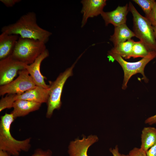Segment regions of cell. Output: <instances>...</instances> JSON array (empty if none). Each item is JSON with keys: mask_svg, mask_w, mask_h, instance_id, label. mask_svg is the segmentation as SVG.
I'll return each mask as SVG.
<instances>
[{"mask_svg": "<svg viewBox=\"0 0 156 156\" xmlns=\"http://www.w3.org/2000/svg\"><path fill=\"white\" fill-rule=\"evenodd\" d=\"M129 11L128 5L127 4L123 6H118L115 10L110 12L103 11L101 15L106 26L111 24L115 27L126 23Z\"/></svg>", "mask_w": 156, "mask_h": 156, "instance_id": "obj_12", "label": "cell"}, {"mask_svg": "<svg viewBox=\"0 0 156 156\" xmlns=\"http://www.w3.org/2000/svg\"><path fill=\"white\" fill-rule=\"evenodd\" d=\"M81 13L83 14L81 27H83L87 22L88 19L101 14L106 5V0H83Z\"/></svg>", "mask_w": 156, "mask_h": 156, "instance_id": "obj_11", "label": "cell"}, {"mask_svg": "<svg viewBox=\"0 0 156 156\" xmlns=\"http://www.w3.org/2000/svg\"><path fill=\"white\" fill-rule=\"evenodd\" d=\"M155 2H156V1H155Z\"/></svg>", "mask_w": 156, "mask_h": 156, "instance_id": "obj_32", "label": "cell"}, {"mask_svg": "<svg viewBox=\"0 0 156 156\" xmlns=\"http://www.w3.org/2000/svg\"><path fill=\"white\" fill-rule=\"evenodd\" d=\"M150 51L141 41L134 42L132 47L131 57L133 58H143Z\"/></svg>", "mask_w": 156, "mask_h": 156, "instance_id": "obj_19", "label": "cell"}, {"mask_svg": "<svg viewBox=\"0 0 156 156\" xmlns=\"http://www.w3.org/2000/svg\"><path fill=\"white\" fill-rule=\"evenodd\" d=\"M49 88L45 89L36 86L34 88L20 94L16 95V101L23 100L42 103H47L48 99Z\"/></svg>", "mask_w": 156, "mask_h": 156, "instance_id": "obj_13", "label": "cell"}, {"mask_svg": "<svg viewBox=\"0 0 156 156\" xmlns=\"http://www.w3.org/2000/svg\"><path fill=\"white\" fill-rule=\"evenodd\" d=\"M46 49L45 44L42 42L19 36L11 55L16 60L29 65Z\"/></svg>", "mask_w": 156, "mask_h": 156, "instance_id": "obj_5", "label": "cell"}, {"mask_svg": "<svg viewBox=\"0 0 156 156\" xmlns=\"http://www.w3.org/2000/svg\"><path fill=\"white\" fill-rule=\"evenodd\" d=\"M25 64L14 58L11 55L0 60V85L13 80L21 70L25 69Z\"/></svg>", "mask_w": 156, "mask_h": 156, "instance_id": "obj_8", "label": "cell"}, {"mask_svg": "<svg viewBox=\"0 0 156 156\" xmlns=\"http://www.w3.org/2000/svg\"><path fill=\"white\" fill-rule=\"evenodd\" d=\"M141 138L140 148L146 153L156 143V128L151 127H144Z\"/></svg>", "mask_w": 156, "mask_h": 156, "instance_id": "obj_17", "label": "cell"}, {"mask_svg": "<svg viewBox=\"0 0 156 156\" xmlns=\"http://www.w3.org/2000/svg\"><path fill=\"white\" fill-rule=\"evenodd\" d=\"M142 9L147 18L149 15L155 3L154 0H133Z\"/></svg>", "mask_w": 156, "mask_h": 156, "instance_id": "obj_20", "label": "cell"}, {"mask_svg": "<svg viewBox=\"0 0 156 156\" xmlns=\"http://www.w3.org/2000/svg\"><path fill=\"white\" fill-rule=\"evenodd\" d=\"M110 60H115L120 65L124 72V77L122 88L126 89L128 82L133 75L140 73L143 76V79L146 83L148 82V79L144 74V70L146 65L156 57V52L150 51L146 57L136 62H129L125 60L119 55L109 51L108 54Z\"/></svg>", "mask_w": 156, "mask_h": 156, "instance_id": "obj_4", "label": "cell"}, {"mask_svg": "<svg viewBox=\"0 0 156 156\" xmlns=\"http://www.w3.org/2000/svg\"><path fill=\"white\" fill-rule=\"evenodd\" d=\"M19 36L1 32L0 35V60L11 55Z\"/></svg>", "mask_w": 156, "mask_h": 156, "instance_id": "obj_15", "label": "cell"}, {"mask_svg": "<svg viewBox=\"0 0 156 156\" xmlns=\"http://www.w3.org/2000/svg\"><path fill=\"white\" fill-rule=\"evenodd\" d=\"M154 32V36L156 40V26H153Z\"/></svg>", "mask_w": 156, "mask_h": 156, "instance_id": "obj_30", "label": "cell"}, {"mask_svg": "<svg viewBox=\"0 0 156 156\" xmlns=\"http://www.w3.org/2000/svg\"><path fill=\"white\" fill-rule=\"evenodd\" d=\"M18 74V75L16 79L7 84L0 86V96L5 94H20L36 86L26 69L19 71Z\"/></svg>", "mask_w": 156, "mask_h": 156, "instance_id": "obj_7", "label": "cell"}, {"mask_svg": "<svg viewBox=\"0 0 156 156\" xmlns=\"http://www.w3.org/2000/svg\"><path fill=\"white\" fill-rule=\"evenodd\" d=\"M134 36H135V35L133 32L131 31L125 23L114 27V33L110 36L109 40L112 42L114 47Z\"/></svg>", "mask_w": 156, "mask_h": 156, "instance_id": "obj_16", "label": "cell"}, {"mask_svg": "<svg viewBox=\"0 0 156 156\" xmlns=\"http://www.w3.org/2000/svg\"><path fill=\"white\" fill-rule=\"evenodd\" d=\"M128 8L133 16V30L135 36L150 51L156 52V40L153 26L147 18L139 13L131 2L129 3Z\"/></svg>", "mask_w": 156, "mask_h": 156, "instance_id": "obj_3", "label": "cell"}, {"mask_svg": "<svg viewBox=\"0 0 156 156\" xmlns=\"http://www.w3.org/2000/svg\"><path fill=\"white\" fill-rule=\"evenodd\" d=\"M122 156H130L129 154L128 155H125L124 154H122Z\"/></svg>", "mask_w": 156, "mask_h": 156, "instance_id": "obj_31", "label": "cell"}, {"mask_svg": "<svg viewBox=\"0 0 156 156\" xmlns=\"http://www.w3.org/2000/svg\"><path fill=\"white\" fill-rule=\"evenodd\" d=\"M52 152L49 149L43 150L41 149H36L31 156H52Z\"/></svg>", "mask_w": 156, "mask_h": 156, "instance_id": "obj_23", "label": "cell"}, {"mask_svg": "<svg viewBox=\"0 0 156 156\" xmlns=\"http://www.w3.org/2000/svg\"><path fill=\"white\" fill-rule=\"evenodd\" d=\"M0 156H11V155L6 152L0 150Z\"/></svg>", "mask_w": 156, "mask_h": 156, "instance_id": "obj_29", "label": "cell"}, {"mask_svg": "<svg viewBox=\"0 0 156 156\" xmlns=\"http://www.w3.org/2000/svg\"><path fill=\"white\" fill-rule=\"evenodd\" d=\"M129 155L130 156H147L146 153L140 148L135 147L129 152Z\"/></svg>", "mask_w": 156, "mask_h": 156, "instance_id": "obj_24", "label": "cell"}, {"mask_svg": "<svg viewBox=\"0 0 156 156\" xmlns=\"http://www.w3.org/2000/svg\"><path fill=\"white\" fill-rule=\"evenodd\" d=\"M15 118L12 114L1 116L0 123V150L11 156H18L21 151L27 152L30 148V138L23 140H16L10 133L11 126Z\"/></svg>", "mask_w": 156, "mask_h": 156, "instance_id": "obj_2", "label": "cell"}, {"mask_svg": "<svg viewBox=\"0 0 156 156\" xmlns=\"http://www.w3.org/2000/svg\"><path fill=\"white\" fill-rule=\"evenodd\" d=\"M81 55L71 67L60 73L53 81H49V91L47 103V109L46 117L50 118L55 109H59L62 105L61 97L63 88L67 79L73 75V70Z\"/></svg>", "mask_w": 156, "mask_h": 156, "instance_id": "obj_6", "label": "cell"}, {"mask_svg": "<svg viewBox=\"0 0 156 156\" xmlns=\"http://www.w3.org/2000/svg\"><path fill=\"white\" fill-rule=\"evenodd\" d=\"M0 1L6 7H11L21 1L20 0H0Z\"/></svg>", "mask_w": 156, "mask_h": 156, "instance_id": "obj_25", "label": "cell"}, {"mask_svg": "<svg viewBox=\"0 0 156 156\" xmlns=\"http://www.w3.org/2000/svg\"><path fill=\"white\" fill-rule=\"evenodd\" d=\"M153 26H156V3L155 2L153 9L148 16L146 18Z\"/></svg>", "mask_w": 156, "mask_h": 156, "instance_id": "obj_22", "label": "cell"}, {"mask_svg": "<svg viewBox=\"0 0 156 156\" xmlns=\"http://www.w3.org/2000/svg\"><path fill=\"white\" fill-rule=\"evenodd\" d=\"M109 151L113 155V156H122V154L119 152L118 145H116L114 148H110Z\"/></svg>", "mask_w": 156, "mask_h": 156, "instance_id": "obj_28", "label": "cell"}, {"mask_svg": "<svg viewBox=\"0 0 156 156\" xmlns=\"http://www.w3.org/2000/svg\"><path fill=\"white\" fill-rule=\"evenodd\" d=\"M147 156H156V143L146 152Z\"/></svg>", "mask_w": 156, "mask_h": 156, "instance_id": "obj_27", "label": "cell"}, {"mask_svg": "<svg viewBox=\"0 0 156 156\" xmlns=\"http://www.w3.org/2000/svg\"><path fill=\"white\" fill-rule=\"evenodd\" d=\"M134 42L131 39H129L114 47L110 51L125 59H129L131 57L132 49Z\"/></svg>", "mask_w": 156, "mask_h": 156, "instance_id": "obj_18", "label": "cell"}, {"mask_svg": "<svg viewBox=\"0 0 156 156\" xmlns=\"http://www.w3.org/2000/svg\"><path fill=\"white\" fill-rule=\"evenodd\" d=\"M144 122L149 125L156 124V114L147 118L145 120Z\"/></svg>", "mask_w": 156, "mask_h": 156, "instance_id": "obj_26", "label": "cell"}, {"mask_svg": "<svg viewBox=\"0 0 156 156\" xmlns=\"http://www.w3.org/2000/svg\"><path fill=\"white\" fill-rule=\"evenodd\" d=\"M99 140L95 135H91L81 139H76L70 142L68 146L69 156H88L87 153L89 148Z\"/></svg>", "mask_w": 156, "mask_h": 156, "instance_id": "obj_9", "label": "cell"}, {"mask_svg": "<svg viewBox=\"0 0 156 156\" xmlns=\"http://www.w3.org/2000/svg\"><path fill=\"white\" fill-rule=\"evenodd\" d=\"M49 55V51L47 49L33 63L29 65L26 64L25 66V69L28 72L36 86L45 89L49 88V86L46 84L44 81L46 77L42 74L40 67L42 61Z\"/></svg>", "mask_w": 156, "mask_h": 156, "instance_id": "obj_10", "label": "cell"}, {"mask_svg": "<svg viewBox=\"0 0 156 156\" xmlns=\"http://www.w3.org/2000/svg\"><path fill=\"white\" fill-rule=\"evenodd\" d=\"M1 32L17 35L23 38L38 40L45 44L52 34L38 25L36 15L33 12L23 15L15 23L3 27Z\"/></svg>", "mask_w": 156, "mask_h": 156, "instance_id": "obj_1", "label": "cell"}, {"mask_svg": "<svg viewBox=\"0 0 156 156\" xmlns=\"http://www.w3.org/2000/svg\"><path fill=\"white\" fill-rule=\"evenodd\" d=\"M16 94H7L2 97L0 101V112L6 109L13 107L14 102L16 101Z\"/></svg>", "mask_w": 156, "mask_h": 156, "instance_id": "obj_21", "label": "cell"}, {"mask_svg": "<svg viewBox=\"0 0 156 156\" xmlns=\"http://www.w3.org/2000/svg\"><path fill=\"white\" fill-rule=\"evenodd\" d=\"M42 104L34 101L18 100L14 103L13 110L11 113L15 119L18 117L25 116L30 113L38 110Z\"/></svg>", "mask_w": 156, "mask_h": 156, "instance_id": "obj_14", "label": "cell"}]
</instances>
